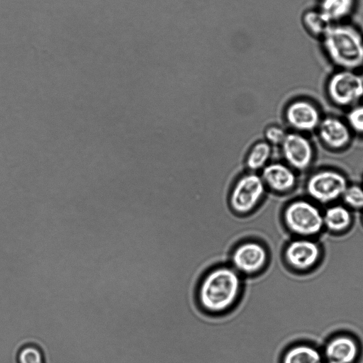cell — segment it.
Instances as JSON below:
<instances>
[{"label":"cell","instance_id":"obj_11","mask_svg":"<svg viewBox=\"0 0 363 363\" xmlns=\"http://www.w3.org/2000/svg\"><path fill=\"white\" fill-rule=\"evenodd\" d=\"M261 177L265 184L277 192H285L294 187L296 176L290 167L281 163L266 165Z\"/></svg>","mask_w":363,"mask_h":363},{"label":"cell","instance_id":"obj_6","mask_svg":"<svg viewBox=\"0 0 363 363\" xmlns=\"http://www.w3.org/2000/svg\"><path fill=\"white\" fill-rule=\"evenodd\" d=\"M328 93L340 106H349L363 96V77L354 71L339 69L329 79Z\"/></svg>","mask_w":363,"mask_h":363},{"label":"cell","instance_id":"obj_21","mask_svg":"<svg viewBox=\"0 0 363 363\" xmlns=\"http://www.w3.org/2000/svg\"><path fill=\"white\" fill-rule=\"evenodd\" d=\"M347 121L354 130L363 133V105L353 108L347 114Z\"/></svg>","mask_w":363,"mask_h":363},{"label":"cell","instance_id":"obj_20","mask_svg":"<svg viewBox=\"0 0 363 363\" xmlns=\"http://www.w3.org/2000/svg\"><path fill=\"white\" fill-rule=\"evenodd\" d=\"M342 197L345 203L350 207L363 208V188L357 185L347 186Z\"/></svg>","mask_w":363,"mask_h":363},{"label":"cell","instance_id":"obj_23","mask_svg":"<svg viewBox=\"0 0 363 363\" xmlns=\"http://www.w3.org/2000/svg\"><path fill=\"white\" fill-rule=\"evenodd\" d=\"M362 77H363V67H362Z\"/></svg>","mask_w":363,"mask_h":363},{"label":"cell","instance_id":"obj_19","mask_svg":"<svg viewBox=\"0 0 363 363\" xmlns=\"http://www.w3.org/2000/svg\"><path fill=\"white\" fill-rule=\"evenodd\" d=\"M17 363H45V359L39 347L33 345H28L18 351Z\"/></svg>","mask_w":363,"mask_h":363},{"label":"cell","instance_id":"obj_1","mask_svg":"<svg viewBox=\"0 0 363 363\" xmlns=\"http://www.w3.org/2000/svg\"><path fill=\"white\" fill-rule=\"evenodd\" d=\"M243 277L230 264L216 266L199 281L196 298L200 309L212 315H223L238 302Z\"/></svg>","mask_w":363,"mask_h":363},{"label":"cell","instance_id":"obj_8","mask_svg":"<svg viewBox=\"0 0 363 363\" xmlns=\"http://www.w3.org/2000/svg\"><path fill=\"white\" fill-rule=\"evenodd\" d=\"M320 255L319 247L308 240L289 241L283 250V260L287 267L303 270L313 266Z\"/></svg>","mask_w":363,"mask_h":363},{"label":"cell","instance_id":"obj_3","mask_svg":"<svg viewBox=\"0 0 363 363\" xmlns=\"http://www.w3.org/2000/svg\"><path fill=\"white\" fill-rule=\"evenodd\" d=\"M281 220L289 232L301 236L315 235L323 225V214L319 209L303 200L290 203L284 208Z\"/></svg>","mask_w":363,"mask_h":363},{"label":"cell","instance_id":"obj_9","mask_svg":"<svg viewBox=\"0 0 363 363\" xmlns=\"http://www.w3.org/2000/svg\"><path fill=\"white\" fill-rule=\"evenodd\" d=\"M287 163L296 169H304L310 164L313 150L308 140L297 133H287L281 144Z\"/></svg>","mask_w":363,"mask_h":363},{"label":"cell","instance_id":"obj_5","mask_svg":"<svg viewBox=\"0 0 363 363\" xmlns=\"http://www.w3.org/2000/svg\"><path fill=\"white\" fill-rule=\"evenodd\" d=\"M269 253L267 247L257 240H246L235 246L229 264L242 277L257 276L267 267Z\"/></svg>","mask_w":363,"mask_h":363},{"label":"cell","instance_id":"obj_15","mask_svg":"<svg viewBox=\"0 0 363 363\" xmlns=\"http://www.w3.org/2000/svg\"><path fill=\"white\" fill-rule=\"evenodd\" d=\"M301 23L311 36L320 40L333 25L317 8L303 12Z\"/></svg>","mask_w":363,"mask_h":363},{"label":"cell","instance_id":"obj_17","mask_svg":"<svg viewBox=\"0 0 363 363\" xmlns=\"http://www.w3.org/2000/svg\"><path fill=\"white\" fill-rule=\"evenodd\" d=\"M323 225L335 231L347 228L351 223V215L345 207L337 205L328 208L323 215Z\"/></svg>","mask_w":363,"mask_h":363},{"label":"cell","instance_id":"obj_12","mask_svg":"<svg viewBox=\"0 0 363 363\" xmlns=\"http://www.w3.org/2000/svg\"><path fill=\"white\" fill-rule=\"evenodd\" d=\"M318 128L320 138L330 147L340 148L350 141L349 128L337 118H325L320 122Z\"/></svg>","mask_w":363,"mask_h":363},{"label":"cell","instance_id":"obj_16","mask_svg":"<svg viewBox=\"0 0 363 363\" xmlns=\"http://www.w3.org/2000/svg\"><path fill=\"white\" fill-rule=\"evenodd\" d=\"M279 363H323L320 353L313 347L303 345L286 348Z\"/></svg>","mask_w":363,"mask_h":363},{"label":"cell","instance_id":"obj_14","mask_svg":"<svg viewBox=\"0 0 363 363\" xmlns=\"http://www.w3.org/2000/svg\"><path fill=\"white\" fill-rule=\"evenodd\" d=\"M357 0H319L316 7L332 23L346 22L354 13Z\"/></svg>","mask_w":363,"mask_h":363},{"label":"cell","instance_id":"obj_18","mask_svg":"<svg viewBox=\"0 0 363 363\" xmlns=\"http://www.w3.org/2000/svg\"><path fill=\"white\" fill-rule=\"evenodd\" d=\"M271 155V146L267 141L255 143L250 150L246 164L248 169L257 171L266 166Z\"/></svg>","mask_w":363,"mask_h":363},{"label":"cell","instance_id":"obj_13","mask_svg":"<svg viewBox=\"0 0 363 363\" xmlns=\"http://www.w3.org/2000/svg\"><path fill=\"white\" fill-rule=\"evenodd\" d=\"M357 353L356 342L347 336L333 339L327 345L325 350L328 363H352Z\"/></svg>","mask_w":363,"mask_h":363},{"label":"cell","instance_id":"obj_4","mask_svg":"<svg viewBox=\"0 0 363 363\" xmlns=\"http://www.w3.org/2000/svg\"><path fill=\"white\" fill-rule=\"evenodd\" d=\"M264 191L265 184L260 176L254 173L242 175L231 190L230 211L240 216L252 214L257 208Z\"/></svg>","mask_w":363,"mask_h":363},{"label":"cell","instance_id":"obj_10","mask_svg":"<svg viewBox=\"0 0 363 363\" xmlns=\"http://www.w3.org/2000/svg\"><path fill=\"white\" fill-rule=\"evenodd\" d=\"M285 116L288 123L300 131H311L318 128L320 122L318 111L305 101L290 104L286 109Z\"/></svg>","mask_w":363,"mask_h":363},{"label":"cell","instance_id":"obj_22","mask_svg":"<svg viewBox=\"0 0 363 363\" xmlns=\"http://www.w3.org/2000/svg\"><path fill=\"white\" fill-rule=\"evenodd\" d=\"M286 134L283 128L277 125H271L264 132L267 142L272 145H281Z\"/></svg>","mask_w":363,"mask_h":363},{"label":"cell","instance_id":"obj_7","mask_svg":"<svg viewBox=\"0 0 363 363\" xmlns=\"http://www.w3.org/2000/svg\"><path fill=\"white\" fill-rule=\"evenodd\" d=\"M347 187L346 178L332 170L320 171L313 174L306 184L309 196L321 203L330 202L342 196Z\"/></svg>","mask_w":363,"mask_h":363},{"label":"cell","instance_id":"obj_2","mask_svg":"<svg viewBox=\"0 0 363 363\" xmlns=\"http://www.w3.org/2000/svg\"><path fill=\"white\" fill-rule=\"evenodd\" d=\"M328 60L339 69L355 71L363 67V35L354 25L333 24L320 39Z\"/></svg>","mask_w":363,"mask_h":363}]
</instances>
